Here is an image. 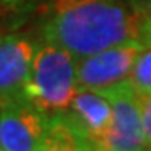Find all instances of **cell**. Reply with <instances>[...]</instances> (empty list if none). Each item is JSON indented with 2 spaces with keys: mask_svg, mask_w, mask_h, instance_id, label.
Here are the masks:
<instances>
[{
  "mask_svg": "<svg viewBox=\"0 0 151 151\" xmlns=\"http://www.w3.org/2000/svg\"><path fill=\"white\" fill-rule=\"evenodd\" d=\"M141 19L128 0H54L42 34L44 40L82 59L138 40Z\"/></svg>",
  "mask_w": 151,
  "mask_h": 151,
  "instance_id": "1",
  "label": "cell"
},
{
  "mask_svg": "<svg viewBox=\"0 0 151 151\" xmlns=\"http://www.w3.org/2000/svg\"><path fill=\"white\" fill-rule=\"evenodd\" d=\"M76 62L77 59L70 52L49 40L35 47L24 94L49 118L65 113L74 99Z\"/></svg>",
  "mask_w": 151,
  "mask_h": 151,
  "instance_id": "2",
  "label": "cell"
},
{
  "mask_svg": "<svg viewBox=\"0 0 151 151\" xmlns=\"http://www.w3.org/2000/svg\"><path fill=\"white\" fill-rule=\"evenodd\" d=\"M143 49L145 47L138 40H131L77 59V89L104 91L128 81L133 65Z\"/></svg>",
  "mask_w": 151,
  "mask_h": 151,
  "instance_id": "3",
  "label": "cell"
},
{
  "mask_svg": "<svg viewBox=\"0 0 151 151\" xmlns=\"http://www.w3.org/2000/svg\"><path fill=\"white\" fill-rule=\"evenodd\" d=\"M111 101V124L103 141V150L108 151H143L146 139L143 133L139 109V94L129 81L104 89Z\"/></svg>",
  "mask_w": 151,
  "mask_h": 151,
  "instance_id": "4",
  "label": "cell"
},
{
  "mask_svg": "<svg viewBox=\"0 0 151 151\" xmlns=\"http://www.w3.org/2000/svg\"><path fill=\"white\" fill-rule=\"evenodd\" d=\"M49 116L27 97L0 103V151H39Z\"/></svg>",
  "mask_w": 151,
  "mask_h": 151,
  "instance_id": "5",
  "label": "cell"
},
{
  "mask_svg": "<svg viewBox=\"0 0 151 151\" xmlns=\"http://www.w3.org/2000/svg\"><path fill=\"white\" fill-rule=\"evenodd\" d=\"M35 47L24 34H9L0 39V103L25 97L24 89Z\"/></svg>",
  "mask_w": 151,
  "mask_h": 151,
  "instance_id": "6",
  "label": "cell"
},
{
  "mask_svg": "<svg viewBox=\"0 0 151 151\" xmlns=\"http://www.w3.org/2000/svg\"><path fill=\"white\" fill-rule=\"evenodd\" d=\"M64 114L94 150H103L113 114L111 101L103 91L77 89Z\"/></svg>",
  "mask_w": 151,
  "mask_h": 151,
  "instance_id": "7",
  "label": "cell"
},
{
  "mask_svg": "<svg viewBox=\"0 0 151 151\" xmlns=\"http://www.w3.org/2000/svg\"><path fill=\"white\" fill-rule=\"evenodd\" d=\"M39 151H94L64 113L49 118V126Z\"/></svg>",
  "mask_w": 151,
  "mask_h": 151,
  "instance_id": "8",
  "label": "cell"
},
{
  "mask_svg": "<svg viewBox=\"0 0 151 151\" xmlns=\"http://www.w3.org/2000/svg\"><path fill=\"white\" fill-rule=\"evenodd\" d=\"M128 81L138 94L151 92V47H145L139 52Z\"/></svg>",
  "mask_w": 151,
  "mask_h": 151,
  "instance_id": "9",
  "label": "cell"
},
{
  "mask_svg": "<svg viewBox=\"0 0 151 151\" xmlns=\"http://www.w3.org/2000/svg\"><path fill=\"white\" fill-rule=\"evenodd\" d=\"M139 109H141V123H143L146 148H151V92L139 94Z\"/></svg>",
  "mask_w": 151,
  "mask_h": 151,
  "instance_id": "10",
  "label": "cell"
},
{
  "mask_svg": "<svg viewBox=\"0 0 151 151\" xmlns=\"http://www.w3.org/2000/svg\"><path fill=\"white\" fill-rule=\"evenodd\" d=\"M138 42L143 47H151V14L141 19L139 32H138Z\"/></svg>",
  "mask_w": 151,
  "mask_h": 151,
  "instance_id": "11",
  "label": "cell"
},
{
  "mask_svg": "<svg viewBox=\"0 0 151 151\" xmlns=\"http://www.w3.org/2000/svg\"><path fill=\"white\" fill-rule=\"evenodd\" d=\"M131 9L138 14V15L145 17L151 14V0H128Z\"/></svg>",
  "mask_w": 151,
  "mask_h": 151,
  "instance_id": "12",
  "label": "cell"
},
{
  "mask_svg": "<svg viewBox=\"0 0 151 151\" xmlns=\"http://www.w3.org/2000/svg\"><path fill=\"white\" fill-rule=\"evenodd\" d=\"M143 151H151V148H145V150H143Z\"/></svg>",
  "mask_w": 151,
  "mask_h": 151,
  "instance_id": "13",
  "label": "cell"
},
{
  "mask_svg": "<svg viewBox=\"0 0 151 151\" xmlns=\"http://www.w3.org/2000/svg\"><path fill=\"white\" fill-rule=\"evenodd\" d=\"M94 151H108V150H94Z\"/></svg>",
  "mask_w": 151,
  "mask_h": 151,
  "instance_id": "14",
  "label": "cell"
},
{
  "mask_svg": "<svg viewBox=\"0 0 151 151\" xmlns=\"http://www.w3.org/2000/svg\"><path fill=\"white\" fill-rule=\"evenodd\" d=\"M0 39H2V34H0Z\"/></svg>",
  "mask_w": 151,
  "mask_h": 151,
  "instance_id": "15",
  "label": "cell"
}]
</instances>
